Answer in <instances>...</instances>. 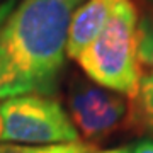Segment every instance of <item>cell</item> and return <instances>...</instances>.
<instances>
[{
    "instance_id": "3",
    "label": "cell",
    "mask_w": 153,
    "mask_h": 153,
    "mask_svg": "<svg viewBox=\"0 0 153 153\" xmlns=\"http://www.w3.org/2000/svg\"><path fill=\"white\" fill-rule=\"evenodd\" d=\"M2 136L12 145H58L78 141V131L58 100L29 94L0 104Z\"/></svg>"
},
{
    "instance_id": "5",
    "label": "cell",
    "mask_w": 153,
    "mask_h": 153,
    "mask_svg": "<svg viewBox=\"0 0 153 153\" xmlns=\"http://www.w3.org/2000/svg\"><path fill=\"white\" fill-rule=\"evenodd\" d=\"M119 0H85L78 5L71 17L66 39V56L76 60V56L97 38L104 29Z\"/></svg>"
},
{
    "instance_id": "1",
    "label": "cell",
    "mask_w": 153,
    "mask_h": 153,
    "mask_svg": "<svg viewBox=\"0 0 153 153\" xmlns=\"http://www.w3.org/2000/svg\"><path fill=\"white\" fill-rule=\"evenodd\" d=\"M85 0H21L0 26V99L56 90L71 17Z\"/></svg>"
},
{
    "instance_id": "12",
    "label": "cell",
    "mask_w": 153,
    "mask_h": 153,
    "mask_svg": "<svg viewBox=\"0 0 153 153\" xmlns=\"http://www.w3.org/2000/svg\"><path fill=\"white\" fill-rule=\"evenodd\" d=\"M0 136H2V119H0Z\"/></svg>"
},
{
    "instance_id": "6",
    "label": "cell",
    "mask_w": 153,
    "mask_h": 153,
    "mask_svg": "<svg viewBox=\"0 0 153 153\" xmlns=\"http://www.w3.org/2000/svg\"><path fill=\"white\" fill-rule=\"evenodd\" d=\"M129 104L131 112L153 109V14L138 24V94Z\"/></svg>"
},
{
    "instance_id": "14",
    "label": "cell",
    "mask_w": 153,
    "mask_h": 153,
    "mask_svg": "<svg viewBox=\"0 0 153 153\" xmlns=\"http://www.w3.org/2000/svg\"><path fill=\"white\" fill-rule=\"evenodd\" d=\"M150 2H153V0H150Z\"/></svg>"
},
{
    "instance_id": "4",
    "label": "cell",
    "mask_w": 153,
    "mask_h": 153,
    "mask_svg": "<svg viewBox=\"0 0 153 153\" xmlns=\"http://www.w3.org/2000/svg\"><path fill=\"white\" fill-rule=\"evenodd\" d=\"M70 119L87 140H105L131 126V104L117 92L92 80L73 78L68 88Z\"/></svg>"
},
{
    "instance_id": "8",
    "label": "cell",
    "mask_w": 153,
    "mask_h": 153,
    "mask_svg": "<svg viewBox=\"0 0 153 153\" xmlns=\"http://www.w3.org/2000/svg\"><path fill=\"white\" fill-rule=\"evenodd\" d=\"M131 126H134L140 131H148L153 134V109L131 112Z\"/></svg>"
},
{
    "instance_id": "2",
    "label": "cell",
    "mask_w": 153,
    "mask_h": 153,
    "mask_svg": "<svg viewBox=\"0 0 153 153\" xmlns=\"http://www.w3.org/2000/svg\"><path fill=\"white\" fill-rule=\"evenodd\" d=\"M138 24L133 0H119L104 29L76 56V63L94 83L129 100L138 94Z\"/></svg>"
},
{
    "instance_id": "7",
    "label": "cell",
    "mask_w": 153,
    "mask_h": 153,
    "mask_svg": "<svg viewBox=\"0 0 153 153\" xmlns=\"http://www.w3.org/2000/svg\"><path fill=\"white\" fill-rule=\"evenodd\" d=\"M97 146L94 143L71 141L58 145H41V146H22L4 143L0 145V153H95Z\"/></svg>"
},
{
    "instance_id": "10",
    "label": "cell",
    "mask_w": 153,
    "mask_h": 153,
    "mask_svg": "<svg viewBox=\"0 0 153 153\" xmlns=\"http://www.w3.org/2000/svg\"><path fill=\"white\" fill-rule=\"evenodd\" d=\"M17 0H4L2 4H0V26H2V22L7 19V16L12 12V9L16 7Z\"/></svg>"
},
{
    "instance_id": "11",
    "label": "cell",
    "mask_w": 153,
    "mask_h": 153,
    "mask_svg": "<svg viewBox=\"0 0 153 153\" xmlns=\"http://www.w3.org/2000/svg\"><path fill=\"white\" fill-rule=\"evenodd\" d=\"M95 153H129V146L112 148V150H104V152H95Z\"/></svg>"
},
{
    "instance_id": "9",
    "label": "cell",
    "mask_w": 153,
    "mask_h": 153,
    "mask_svg": "<svg viewBox=\"0 0 153 153\" xmlns=\"http://www.w3.org/2000/svg\"><path fill=\"white\" fill-rule=\"evenodd\" d=\"M129 153H153V140L152 138L138 140L129 146Z\"/></svg>"
},
{
    "instance_id": "13",
    "label": "cell",
    "mask_w": 153,
    "mask_h": 153,
    "mask_svg": "<svg viewBox=\"0 0 153 153\" xmlns=\"http://www.w3.org/2000/svg\"><path fill=\"white\" fill-rule=\"evenodd\" d=\"M0 4H2V0H0Z\"/></svg>"
}]
</instances>
